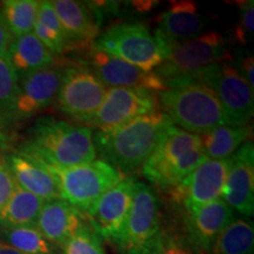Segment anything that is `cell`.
Returning <instances> with one entry per match:
<instances>
[{"mask_svg":"<svg viewBox=\"0 0 254 254\" xmlns=\"http://www.w3.org/2000/svg\"><path fill=\"white\" fill-rule=\"evenodd\" d=\"M170 44L158 31L153 34L145 25L124 23L107 28L92 43V47L152 72L166 59Z\"/></svg>","mask_w":254,"mask_h":254,"instance_id":"5b68a950","label":"cell"},{"mask_svg":"<svg viewBox=\"0 0 254 254\" xmlns=\"http://www.w3.org/2000/svg\"><path fill=\"white\" fill-rule=\"evenodd\" d=\"M135 179L125 178L100 196L85 213L98 236L116 245L122 237L131 211Z\"/></svg>","mask_w":254,"mask_h":254,"instance_id":"4fadbf2b","label":"cell"},{"mask_svg":"<svg viewBox=\"0 0 254 254\" xmlns=\"http://www.w3.org/2000/svg\"><path fill=\"white\" fill-rule=\"evenodd\" d=\"M15 187L17 184L12 176L7 161L5 159H0V209L7 204Z\"/></svg>","mask_w":254,"mask_h":254,"instance_id":"4dcf8cb0","label":"cell"},{"mask_svg":"<svg viewBox=\"0 0 254 254\" xmlns=\"http://www.w3.org/2000/svg\"><path fill=\"white\" fill-rule=\"evenodd\" d=\"M252 126H219L211 131L200 134L202 151L208 159H227L250 140Z\"/></svg>","mask_w":254,"mask_h":254,"instance_id":"603a6c76","label":"cell"},{"mask_svg":"<svg viewBox=\"0 0 254 254\" xmlns=\"http://www.w3.org/2000/svg\"><path fill=\"white\" fill-rule=\"evenodd\" d=\"M63 254H106L98 236L88 221L79 228L77 233L62 247Z\"/></svg>","mask_w":254,"mask_h":254,"instance_id":"f1b7e54d","label":"cell"},{"mask_svg":"<svg viewBox=\"0 0 254 254\" xmlns=\"http://www.w3.org/2000/svg\"><path fill=\"white\" fill-rule=\"evenodd\" d=\"M159 107L174 126L204 134L219 126H231L213 91L201 82H186L159 92Z\"/></svg>","mask_w":254,"mask_h":254,"instance_id":"277c9868","label":"cell"},{"mask_svg":"<svg viewBox=\"0 0 254 254\" xmlns=\"http://www.w3.org/2000/svg\"><path fill=\"white\" fill-rule=\"evenodd\" d=\"M211 17L204 13L194 1H172L158 17V32L168 43L193 39L207 26Z\"/></svg>","mask_w":254,"mask_h":254,"instance_id":"d6986e66","label":"cell"},{"mask_svg":"<svg viewBox=\"0 0 254 254\" xmlns=\"http://www.w3.org/2000/svg\"><path fill=\"white\" fill-rule=\"evenodd\" d=\"M107 87L84 63L64 67L56 100L60 112L86 123L103 104Z\"/></svg>","mask_w":254,"mask_h":254,"instance_id":"30bf717a","label":"cell"},{"mask_svg":"<svg viewBox=\"0 0 254 254\" xmlns=\"http://www.w3.org/2000/svg\"><path fill=\"white\" fill-rule=\"evenodd\" d=\"M232 55L226 40L217 31H208L193 39L170 44V51L155 73L163 79L166 88L173 87L196 72L230 63Z\"/></svg>","mask_w":254,"mask_h":254,"instance_id":"8992f818","label":"cell"},{"mask_svg":"<svg viewBox=\"0 0 254 254\" xmlns=\"http://www.w3.org/2000/svg\"><path fill=\"white\" fill-rule=\"evenodd\" d=\"M51 4L72 45L92 44L99 36L100 24L86 2L55 0Z\"/></svg>","mask_w":254,"mask_h":254,"instance_id":"44dd1931","label":"cell"},{"mask_svg":"<svg viewBox=\"0 0 254 254\" xmlns=\"http://www.w3.org/2000/svg\"><path fill=\"white\" fill-rule=\"evenodd\" d=\"M44 202L17 185L7 204L0 209V228L34 226Z\"/></svg>","mask_w":254,"mask_h":254,"instance_id":"cb8c5ba5","label":"cell"},{"mask_svg":"<svg viewBox=\"0 0 254 254\" xmlns=\"http://www.w3.org/2000/svg\"><path fill=\"white\" fill-rule=\"evenodd\" d=\"M105 86L132 88L155 93L166 90L163 79L155 72L142 71L134 65L91 47L84 63Z\"/></svg>","mask_w":254,"mask_h":254,"instance_id":"5bb4252c","label":"cell"},{"mask_svg":"<svg viewBox=\"0 0 254 254\" xmlns=\"http://www.w3.org/2000/svg\"><path fill=\"white\" fill-rule=\"evenodd\" d=\"M6 161L19 187L45 201L60 198L55 176L39 159L20 151L9 155Z\"/></svg>","mask_w":254,"mask_h":254,"instance_id":"ffe728a7","label":"cell"},{"mask_svg":"<svg viewBox=\"0 0 254 254\" xmlns=\"http://www.w3.org/2000/svg\"><path fill=\"white\" fill-rule=\"evenodd\" d=\"M133 6L140 12L150 11L152 7H154L155 4H158L157 1H133Z\"/></svg>","mask_w":254,"mask_h":254,"instance_id":"e575fe53","label":"cell"},{"mask_svg":"<svg viewBox=\"0 0 254 254\" xmlns=\"http://www.w3.org/2000/svg\"><path fill=\"white\" fill-rule=\"evenodd\" d=\"M254 227L250 219H234L221 232L206 254H253Z\"/></svg>","mask_w":254,"mask_h":254,"instance_id":"d4e9b609","label":"cell"},{"mask_svg":"<svg viewBox=\"0 0 254 254\" xmlns=\"http://www.w3.org/2000/svg\"><path fill=\"white\" fill-rule=\"evenodd\" d=\"M19 94V78L7 52L0 56V113L11 112Z\"/></svg>","mask_w":254,"mask_h":254,"instance_id":"83f0119b","label":"cell"},{"mask_svg":"<svg viewBox=\"0 0 254 254\" xmlns=\"http://www.w3.org/2000/svg\"><path fill=\"white\" fill-rule=\"evenodd\" d=\"M64 67L52 65L19 79V94L9 113L14 118H30L56 99Z\"/></svg>","mask_w":254,"mask_h":254,"instance_id":"2e32d148","label":"cell"},{"mask_svg":"<svg viewBox=\"0 0 254 254\" xmlns=\"http://www.w3.org/2000/svg\"><path fill=\"white\" fill-rule=\"evenodd\" d=\"M228 172L227 159H207L185 178L172 190L173 202L185 209V213L194 211L208 202L220 199Z\"/></svg>","mask_w":254,"mask_h":254,"instance_id":"7c38bea8","label":"cell"},{"mask_svg":"<svg viewBox=\"0 0 254 254\" xmlns=\"http://www.w3.org/2000/svg\"><path fill=\"white\" fill-rule=\"evenodd\" d=\"M46 166L58 183L60 198L84 214L101 195L125 179L118 170L101 159L68 168Z\"/></svg>","mask_w":254,"mask_h":254,"instance_id":"ba28073f","label":"cell"},{"mask_svg":"<svg viewBox=\"0 0 254 254\" xmlns=\"http://www.w3.org/2000/svg\"><path fill=\"white\" fill-rule=\"evenodd\" d=\"M194 81L205 84L214 92L231 126L247 125L252 119L254 90L230 63L209 66L178 85Z\"/></svg>","mask_w":254,"mask_h":254,"instance_id":"9c48e42d","label":"cell"},{"mask_svg":"<svg viewBox=\"0 0 254 254\" xmlns=\"http://www.w3.org/2000/svg\"><path fill=\"white\" fill-rule=\"evenodd\" d=\"M13 38H12L11 33L6 27L4 19H2V15L0 14V56L5 55L7 52V49L11 44V41Z\"/></svg>","mask_w":254,"mask_h":254,"instance_id":"836d02e7","label":"cell"},{"mask_svg":"<svg viewBox=\"0 0 254 254\" xmlns=\"http://www.w3.org/2000/svg\"><path fill=\"white\" fill-rule=\"evenodd\" d=\"M236 219L221 198L186 214L185 240L196 253L206 254L217 237Z\"/></svg>","mask_w":254,"mask_h":254,"instance_id":"e0dca14e","label":"cell"},{"mask_svg":"<svg viewBox=\"0 0 254 254\" xmlns=\"http://www.w3.org/2000/svg\"><path fill=\"white\" fill-rule=\"evenodd\" d=\"M0 254H25V253L15 250L14 247L9 246L8 244L4 243V241H0Z\"/></svg>","mask_w":254,"mask_h":254,"instance_id":"d590c367","label":"cell"},{"mask_svg":"<svg viewBox=\"0 0 254 254\" xmlns=\"http://www.w3.org/2000/svg\"><path fill=\"white\" fill-rule=\"evenodd\" d=\"M7 56L19 79L55 65V56L33 32L13 38L7 49Z\"/></svg>","mask_w":254,"mask_h":254,"instance_id":"7402d4cb","label":"cell"},{"mask_svg":"<svg viewBox=\"0 0 254 254\" xmlns=\"http://www.w3.org/2000/svg\"><path fill=\"white\" fill-rule=\"evenodd\" d=\"M234 68L245 78L251 87H254V59L253 55L250 52L240 53L237 59V67Z\"/></svg>","mask_w":254,"mask_h":254,"instance_id":"d6a6232c","label":"cell"},{"mask_svg":"<svg viewBox=\"0 0 254 254\" xmlns=\"http://www.w3.org/2000/svg\"><path fill=\"white\" fill-rule=\"evenodd\" d=\"M221 199L244 217L254 213V147L247 140L228 158V172Z\"/></svg>","mask_w":254,"mask_h":254,"instance_id":"9a60e30c","label":"cell"},{"mask_svg":"<svg viewBox=\"0 0 254 254\" xmlns=\"http://www.w3.org/2000/svg\"><path fill=\"white\" fill-rule=\"evenodd\" d=\"M158 107V99L152 92L112 87L107 90L97 112L85 124L100 131H107L138 117L157 112Z\"/></svg>","mask_w":254,"mask_h":254,"instance_id":"8fae6325","label":"cell"},{"mask_svg":"<svg viewBox=\"0 0 254 254\" xmlns=\"http://www.w3.org/2000/svg\"><path fill=\"white\" fill-rule=\"evenodd\" d=\"M21 151L58 168L91 163L97 157L91 128L52 117L38 120L32 128L30 141Z\"/></svg>","mask_w":254,"mask_h":254,"instance_id":"7a4b0ae2","label":"cell"},{"mask_svg":"<svg viewBox=\"0 0 254 254\" xmlns=\"http://www.w3.org/2000/svg\"><path fill=\"white\" fill-rule=\"evenodd\" d=\"M207 159L199 134L184 131L171 123L161 132L141 171L148 182L170 192Z\"/></svg>","mask_w":254,"mask_h":254,"instance_id":"3957f363","label":"cell"},{"mask_svg":"<svg viewBox=\"0 0 254 254\" xmlns=\"http://www.w3.org/2000/svg\"><path fill=\"white\" fill-rule=\"evenodd\" d=\"M166 233L154 190L135 183L131 211L116 247L122 254H157Z\"/></svg>","mask_w":254,"mask_h":254,"instance_id":"52a82bcc","label":"cell"},{"mask_svg":"<svg viewBox=\"0 0 254 254\" xmlns=\"http://www.w3.org/2000/svg\"><path fill=\"white\" fill-rule=\"evenodd\" d=\"M171 123L166 114L157 111L112 129L99 131L93 136L95 151L101 160L118 170L124 177L133 174L148 160L161 132Z\"/></svg>","mask_w":254,"mask_h":254,"instance_id":"6da1fadb","label":"cell"},{"mask_svg":"<svg viewBox=\"0 0 254 254\" xmlns=\"http://www.w3.org/2000/svg\"><path fill=\"white\" fill-rule=\"evenodd\" d=\"M0 14H1V2H0Z\"/></svg>","mask_w":254,"mask_h":254,"instance_id":"8d00e7d4","label":"cell"},{"mask_svg":"<svg viewBox=\"0 0 254 254\" xmlns=\"http://www.w3.org/2000/svg\"><path fill=\"white\" fill-rule=\"evenodd\" d=\"M239 5V18L233 28V38L240 45L246 46L251 43L254 36V1L238 2Z\"/></svg>","mask_w":254,"mask_h":254,"instance_id":"f546056e","label":"cell"},{"mask_svg":"<svg viewBox=\"0 0 254 254\" xmlns=\"http://www.w3.org/2000/svg\"><path fill=\"white\" fill-rule=\"evenodd\" d=\"M38 7V0H6L1 2L2 19L12 38L33 32Z\"/></svg>","mask_w":254,"mask_h":254,"instance_id":"484cf974","label":"cell"},{"mask_svg":"<svg viewBox=\"0 0 254 254\" xmlns=\"http://www.w3.org/2000/svg\"><path fill=\"white\" fill-rule=\"evenodd\" d=\"M86 221L82 212L58 198L44 202L34 226L45 239L62 249Z\"/></svg>","mask_w":254,"mask_h":254,"instance_id":"ac0fdd59","label":"cell"},{"mask_svg":"<svg viewBox=\"0 0 254 254\" xmlns=\"http://www.w3.org/2000/svg\"><path fill=\"white\" fill-rule=\"evenodd\" d=\"M6 244L25 254H58L59 247L51 244L36 226L0 228Z\"/></svg>","mask_w":254,"mask_h":254,"instance_id":"4316f807","label":"cell"},{"mask_svg":"<svg viewBox=\"0 0 254 254\" xmlns=\"http://www.w3.org/2000/svg\"><path fill=\"white\" fill-rule=\"evenodd\" d=\"M157 254H200L190 247L185 238L167 232L165 240Z\"/></svg>","mask_w":254,"mask_h":254,"instance_id":"1f68e13d","label":"cell"}]
</instances>
